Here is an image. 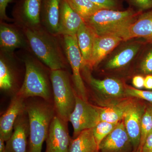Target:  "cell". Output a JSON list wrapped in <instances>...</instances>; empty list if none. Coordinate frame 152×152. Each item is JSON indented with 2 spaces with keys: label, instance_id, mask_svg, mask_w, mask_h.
I'll return each instance as SVG.
<instances>
[{
  "label": "cell",
  "instance_id": "obj_1",
  "mask_svg": "<svg viewBox=\"0 0 152 152\" xmlns=\"http://www.w3.org/2000/svg\"><path fill=\"white\" fill-rule=\"evenodd\" d=\"M22 29L27 40L29 52L51 71L65 69L69 63L61 36L53 34L43 27Z\"/></svg>",
  "mask_w": 152,
  "mask_h": 152
},
{
  "label": "cell",
  "instance_id": "obj_2",
  "mask_svg": "<svg viewBox=\"0 0 152 152\" xmlns=\"http://www.w3.org/2000/svg\"><path fill=\"white\" fill-rule=\"evenodd\" d=\"M20 57L24 63L25 73L17 94L24 99L39 97L48 102L51 98L52 84L46 66L27 51L22 52Z\"/></svg>",
  "mask_w": 152,
  "mask_h": 152
},
{
  "label": "cell",
  "instance_id": "obj_3",
  "mask_svg": "<svg viewBox=\"0 0 152 152\" xmlns=\"http://www.w3.org/2000/svg\"><path fill=\"white\" fill-rule=\"evenodd\" d=\"M140 14L132 10L116 11L101 9L85 20V23L97 36L120 37Z\"/></svg>",
  "mask_w": 152,
  "mask_h": 152
},
{
  "label": "cell",
  "instance_id": "obj_4",
  "mask_svg": "<svg viewBox=\"0 0 152 152\" xmlns=\"http://www.w3.org/2000/svg\"><path fill=\"white\" fill-rule=\"evenodd\" d=\"M46 102H33L26 104L29 123L28 152H42L43 144L46 140L55 109Z\"/></svg>",
  "mask_w": 152,
  "mask_h": 152
},
{
  "label": "cell",
  "instance_id": "obj_5",
  "mask_svg": "<svg viewBox=\"0 0 152 152\" xmlns=\"http://www.w3.org/2000/svg\"><path fill=\"white\" fill-rule=\"evenodd\" d=\"M50 80L55 111L57 115L66 122L75 104V94L65 69L51 71Z\"/></svg>",
  "mask_w": 152,
  "mask_h": 152
},
{
  "label": "cell",
  "instance_id": "obj_6",
  "mask_svg": "<svg viewBox=\"0 0 152 152\" xmlns=\"http://www.w3.org/2000/svg\"><path fill=\"white\" fill-rule=\"evenodd\" d=\"M68 63L72 71V79L77 95L87 101L86 90L81 75L83 69L81 53L76 36H61Z\"/></svg>",
  "mask_w": 152,
  "mask_h": 152
},
{
  "label": "cell",
  "instance_id": "obj_7",
  "mask_svg": "<svg viewBox=\"0 0 152 152\" xmlns=\"http://www.w3.org/2000/svg\"><path fill=\"white\" fill-rule=\"evenodd\" d=\"M69 121L73 127L75 138L83 131L93 129L101 121L99 112L75 94V104Z\"/></svg>",
  "mask_w": 152,
  "mask_h": 152
},
{
  "label": "cell",
  "instance_id": "obj_8",
  "mask_svg": "<svg viewBox=\"0 0 152 152\" xmlns=\"http://www.w3.org/2000/svg\"><path fill=\"white\" fill-rule=\"evenodd\" d=\"M41 8V0H19L12 11L14 23L22 28L42 27Z\"/></svg>",
  "mask_w": 152,
  "mask_h": 152
},
{
  "label": "cell",
  "instance_id": "obj_9",
  "mask_svg": "<svg viewBox=\"0 0 152 152\" xmlns=\"http://www.w3.org/2000/svg\"><path fill=\"white\" fill-rule=\"evenodd\" d=\"M17 49L29 51L23 29L15 23L10 24L0 21V51L13 53Z\"/></svg>",
  "mask_w": 152,
  "mask_h": 152
},
{
  "label": "cell",
  "instance_id": "obj_10",
  "mask_svg": "<svg viewBox=\"0 0 152 152\" xmlns=\"http://www.w3.org/2000/svg\"><path fill=\"white\" fill-rule=\"evenodd\" d=\"M45 152H69L71 140L66 122L58 115L52 120L46 139Z\"/></svg>",
  "mask_w": 152,
  "mask_h": 152
},
{
  "label": "cell",
  "instance_id": "obj_11",
  "mask_svg": "<svg viewBox=\"0 0 152 152\" xmlns=\"http://www.w3.org/2000/svg\"><path fill=\"white\" fill-rule=\"evenodd\" d=\"M19 58L15 52L0 51V89L1 91L9 92L18 86L17 64Z\"/></svg>",
  "mask_w": 152,
  "mask_h": 152
},
{
  "label": "cell",
  "instance_id": "obj_12",
  "mask_svg": "<svg viewBox=\"0 0 152 152\" xmlns=\"http://www.w3.org/2000/svg\"><path fill=\"white\" fill-rule=\"evenodd\" d=\"M29 136V123L26 110L17 118L13 132L6 142L5 152H28V137Z\"/></svg>",
  "mask_w": 152,
  "mask_h": 152
},
{
  "label": "cell",
  "instance_id": "obj_13",
  "mask_svg": "<svg viewBox=\"0 0 152 152\" xmlns=\"http://www.w3.org/2000/svg\"><path fill=\"white\" fill-rule=\"evenodd\" d=\"M144 109L137 104L128 103L124 114V124L134 150L140 146L141 125Z\"/></svg>",
  "mask_w": 152,
  "mask_h": 152
},
{
  "label": "cell",
  "instance_id": "obj_14",
  "mask_svg": "<svg viewBox=\"0 0 152 152\" xmlns=\"http://www.w3.org/2000/svg\"><path fill=\"white\" fill-rule=\"evenodd\" d=\"M131 145L124 122H119L101 142L99 152H128Z\"/></svg>",
  "mask_w": 152,
  "mask_h": 152
},
{
  "label": "cell",
  "instance_id": "obj_15",
  "mask_svg": "<svg viewBox=\"0 0 152 152\" xmlns=\"http://www.w3.org/2000/svg\"><path fill=\"white\" fill-rule=\"evenodd\" d=\"M24 99L15 95L7 110L0 119V137L7 142L13 132L14 125L17 118L26 109Z\"/></svg>",
  "mask_w": 152,
  "mask_h": 152
},
{
  "label": "cell",
  "instance_id": "obj_16",
  "mask_svg": "<svg viewBox=\"0 0 152 152\" xmlns=\"http://www.w3.org/2000/svg\"><path fill=\"white\" fill-rule=\"evenodd\" d=\"M120 37L123 41L142 38L147 42L152 44V9L140 14L135 20L125 30Z\"/></svg>",
  "mask_w": 152,
  "mask_h": 152
},
{
  "label": "cell",
  "instance_id": "obj_17",
  "mask_svg": "<svg viewBox=\"0 0 152 152\" xmlns=\"http://www.w3.org/2000/svg\"><path fill=\"white\" fill-rule=\"evenodd\" d=\"M84 22L81 17L73 10L66 0H62L59 20V36H76Z\"/></svg>",
  "mask_w": 152,
  "mask_h": 152
},
{
  "label": "cell",
  "instance_id": "obj_18",
  "mask_svg": "<svg viewBox=\"0 0 152 152\" xmlns=\"http://www.w3.org/2000/svg\"><path fill=\"white\" fill-rule=\"evenodd\" d=\"M122 41V39L118 36H96L88 69L97 66Z\"/></svg>",
  "mask_w": 152,
  "mask_h": 152
},
{
  "label": "cell",
  "instance_id": "obj_19",
  "mask_svg": "<svg viewBox=\"0 0 152 152\" xmlns=\"http://www.w3.org/2000/svg\"><path fill=\"white\" fill-rule=\"evenodd\" d=\"M62 0H41L42 26L53 34L59 35L60 9Z\"/></svg>",
  "mask_w": 152,
  "mask_h": 152
},
{
  "label": "cell",
  "instance_id": "obj_20",
  "mask_svg": "<svg viewBox=\"0 0 152 152\" xmlns=\"http://www.w3.org/2000/svg\"><path fill=\"white\" fill-rule=\"evenodd\" d=\"M96 34L85 23L79 28L76 34L78 45L82 57L83 69L88 68L91 57Z\"/></svg>",
  "mask_w": 152,
  "mask_h": 152
},
{
  "label": "cell",
  "instance_id": "obj_21",
  "mask_svg": "<svg viewBox=\"0 0 152 152\" xmlns=\"http://www.w3.org/2000/svg\"><path fill=\"white\" fill-rule=\"evenodd\" d=\"M141 46L140 43L134 42L123 48L108 60L106 69H115L126 65L136 56Z\"/></svg>",
  "mask_w": 152,
  "mask_h": 152
},
{
  "label": "cell",
  "instance_id": "obj_22",
  "mask_svg": "<svg viewBox=\"0 0 152 152\" xmlns=\"http://www.w3.org/2000/svg\"><path fill=\"white\" fill-rule=\"evenodd\" d=\"M69 152H99L93 129L83 131L71 140Z\"/></svg>",
  "mask_w": 152,
  "mask_h": 152
},
{
  "label": "cell",
  "instance_id": "obj_23",
  "mask_svg": "<svg viewBox=\"0 0 152 152\" xmlns=\"http://www.w3.org/2000/svg\"><path fill=\"white\" fill-rule=\"evenodd\" d=\"M90 83L93 88L105 94L120 96L124 93V88L121 82L113 78L99 80L90 76Z\"/></svg>",
  "mask_w": 152,
  "mask_h": 152
},
{
  "label": "cell",
  "instance_id": "obj_24",
  "mask_svg": "<svg viewBox=\"0 0 152 152\" xmlns=\"http://www.w3.org/2000/svg\"><path fill=\"white\" fill-rule=\"evenodd\" d=\"M74 11L78 14L84 20L91 16L98 11L103 9L90 0H66Z\"/></svg>",
  "mask_w": 152,
  "mask_h": 152
},
{
  "label": "cell",
  "instance_id": "obj_25",
  "mask_svg": "<svg viewBox=\"0 0 152 152\" xmlns=\"http://www.w3.org/2000/svg\"><path fill=\"white\" fill-rule=\"evenodd\" d=\"M126 104L107 107L99 110L101 121L118 123L124 118Z\"/></svg>",
  "mask_w": 152,
  "mask_h": 152
},
{
  "label": "cell",
  "instance_id": "obj_26",
  "mask_svg": "<svg viewBox=\"0 0 152 152\" xmlns=\"http://www.w3.org/2000/svg\"><path fill=\"white\" fill-rule=\"evenodd\" d=\"M152 132L151 112L150 109H147L142 117L141 125V138L140 146L137 152H140L143 146L147 137Z\"/></svg>",
  "mask_w": 152,
  "mask_h": 152
},
{
  "label": "cell",
  "instance_id": "obj_27",
  "mask_svg": "<svg viewBox=\"0 0 152 152\" xmlns=\"http://www.w3.org/2000/svg\"><path fill=\"white\" fill-rule=\"evenodd\" d=\"M118 123H110L101 121L93 128V134L99 149L101 142L113 130Z\"/></svg>",
  "mask_w": 152,
  "mask_h": 152
},
{
  "label": "cell",
  "instance_id": "obj_28",
  "mask_svg": "<svg viewBox=\"0 0 152 152\" xmlns=\"http://www.w3.org/2000/svg\"><path fill=\"white\" fill-rule=\"evenodd\" d=\"M140 69L142 72L146 75H152V47L148 51L143 57Z\"/></svg>",
  "mask_w": 152,
  "mask_h": 152
},
{
  "label": "cell",
  "instance_id": "obj_29",
  "mask_svg": "<svg viewBox=\"0 0 152 152\" xmlns=\"http://www.w3.org/2000/svg\"><path fill=\"white\" fill-rule=\"evenodd\" d=\"M125 93L129 96L145 100L152 103V91H142L129 87L125 90Z\"/></svg>",
  "mask_w": 152,
  "mask_h": 152
},
{
  "label": "cell",
  "instance_id": "obj_30",
  "mask_svg": "<svg viewBox=\"0 0 152 152\" xmlns=\"http://www.w3.org/2000/svg\"><path fill=\"white\" fill-rule=\"evenodd\" d=\"M101 8L114 10L116 8L117 4L115 0H90Z\"/></svg>",
  "mask_w": 152,
  "mask_h": 152
},
{
  "label": "cell",
  "instance_id": "obj_31",
  "mask_svg": "<svg viewBox=\"0 0 152 152\" xmlns=\"http://www.w3.org/2000/svg\"><path fill=\"white\" fill-rule=\"evenodd\" d=\"M11 0H0V21L13 22V19L9 18L6 13V9Z\"/></svg>",
  "mask_w": 152,
  "mask_h": 152
},
{
  "label": "cell",
  "instance_id": "obj_32",
  "mask_svg": "<svg viewBox=\"0 0 152 152\" xmlns=\"http://www.w3.org/2000/svg\"><path fill=\"white\" fill-rule=\"evenodd\" d=\"M141 11L152 9V0H131Z\"/></svg>",
  "mask_w": 152,
  "mask_h": 152
},
{
  "label": "cell",
  "instance_id": "obj_33",
  "mask_svg": "<svg viewBox=\"0 0 152 152\" xmlns=\"http://www.w3.org/2000/svg\"><path fill=\"white\" fill-rule=\"evenodd\" d=\"M152 151V132L147 137L141 151L140 152Z\"/></svg>",
  "mask_w": 152,
  "mask_h": 152
},
{
  "label": "cell",
  "instance_id": "obj_34",
  "mask_svg": "<svg viewBox=\"0 0 152 152\" xmlns=\"http://www.w3.org/2000/svg\"><path fill=\"white\" fill-rule=\"evenodd\" d=\"M145 77L140 75L135 76L133 78L132 83L137 88H142L144 87Z\"/></svg>",
  "mask_w": 152,
  "mask_h": 152
},
{
  "label": "cell",
  "instance_id": "obj_35",
  "mask_svg": "<svg viewBox=\"0 0 152 152\" xmlns=\"http://www.w3.org/2000/svg\"><path fill=\"white\" fill-rule=\"evenodd\" d=\"M144 87L147 89L152 90V75H147L145 77Z\"/></svg>",
  "mask_w": 152,
  "mask_h": 152
},
{
  "label": "cell",
  "instance_id": "obj_36",
  "mask_svg": "<svg viewBox=\"0 0 152 152\" xmlns=\"http://www.w3.org/2000/svg\"><path fill=\"white\" fill-rule=\"evenodd\" d=\"M4 140L1 137H0V152H5L6 145L5 144Z\"/></svg>",
  "mask_w": 152,
  "mask_h": 152
},
{
  "label": "cell",
  "instance_id": "obj_37",
  "mask_svg": "<svg viewBox=\"0 0 152 152\" xmlns=\"http://www.w3.org/2000/svg\"><path fill=\"white\" fill-rule=\"evenodd\" d=\"M151 116H152V108L151 110Z\"/></svg>",
  "mask_w": 152,
  "mask_h": 152
},
{
  "label": "cell",
  "instance_id": "obj_38",
  "mask_svg": "<svg viewBox=\"0 0 152 152\" xmlns=\"http://www.w3.org/2000/svg\"><path fill=\"white\" fill-rule=\"evenodd\" d=\"M152 152V151H151V152Z\"/></svg>",
  "mask_w": 152,
  "mask_h": 152
}]
</instances>
